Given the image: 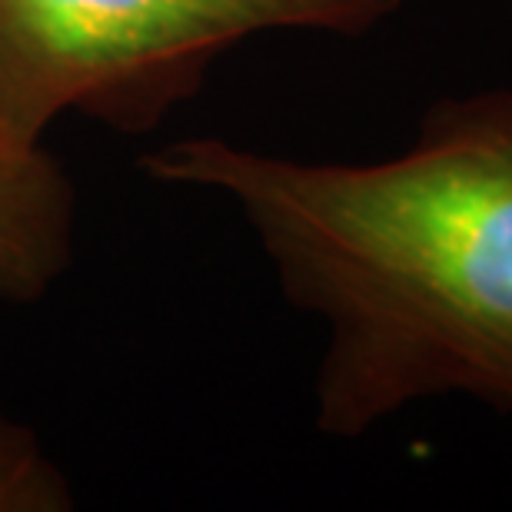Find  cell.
I'll return each mask as SVG.
<instances>
[{"instance_id":"cell-1","label":"cell","mask_w":512,"mask_h":512,"mask_svg":"<svg viewBox=\"0 0 512 512\" xmlns=\"http://www.w3.org/2000/svg\"><path fill=\"white\" fill-rule=\"evenodd\" d=\"M140 170L230 200L283 300L326 323L323 436L360 439L443 396L512 413V87L436 100L413 147L376 163L187 137Z\"/></svg>"},{"instance_id":"cell-2","label":"cell","mask_w":512,"mask_h":512,"mask_svg":"<svg viewBox=\"0 0 512 512\" xmlns=\"http://www.w3.org/2000/svg\"><path fill=\"white\" fill-rule=\"evenodd\" d=\"M403 0H0V130L44 143L77 114L147 137L210 67L270 30L363 37Z\"/></svg>"},{"instance_id":"cell-3","label":"cell","mask_w":512,"mask_h":512,"mask_svg":"<svg viewBox=\"0 0 512 512\" xmlns=\"http://www.w3.org/2000/svg\"><path fill=\"white\" fill-rule=\"evenodd\" d=\"M77 187L44 143L0 130V303L27 306L74 263Z\"/></svg>"},{"instance_id":"cell-4","label":"cell","mask_w":512,"mask_h":512,"mask_svg":"<svg viewBox=\"0 0 512 512\" xmlns=\"http://www.w3.org/2000/svg\"><path fill=\"white\" fill-rule=\"evenodd\" d=\"M74 486L40 436L0 409V512H70Z\"/></svg>"}]
</instances>
